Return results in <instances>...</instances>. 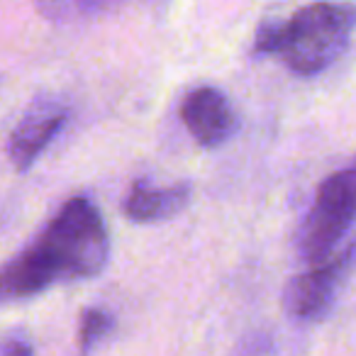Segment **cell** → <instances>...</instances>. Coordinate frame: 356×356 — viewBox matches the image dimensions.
Wrapping results in <instances>:
<instances>
[{
  "label": "cell",
  "instance_id": "1",
  "mask_svg": "<svg viewBox=\"0 0 356 356\" xmlns=\"http://www.w3.org/2000/svg\"><path fill=\"white\" fill-rule=\"evenodd\" d=\"M110 239L93 200L71 198L32 247L0 266V305L25 300L69 278H93L105 268Z\"/></svg>",
  "mask_w": 356,
  "mask_h": 356
},
{
  "label": "cell",
  "instance_id": "2",
  "mask_svg": "<svg viewBox=\"0 0 356 356\" xmlns=\"http://www.w3.org/2000/svg\"><path fill=\"white\" fill-rule=\"evenodd\" d=\"M354 30V8L341 3H312L286 22H266L257 32L254 49L278 54L298 76H315L346 51Z\"/></svg>",
  "mask_w": 356,
  "mask_h": 356
},
{
  "label": "cell",
  "instance_id": "3",
  "mask_svg": "<svg viewBox=\"0 0 356 356\" xmlns=\"http://www.w3.org/2000/svg\"><path fill=\"white\" fill-rule=\"evenodd\" d=\"M356 215V173L354 168H344L327 178L317 191L310 213L305 215L298 249L300 257L310 266L327 264L337 252V244L349 234Z\"/></svg>",
  "mask_w": 356,
  "mask_h": 356
},
{
  "label": "cell",
  "instance_id": "4",
  "mask_svg": "<svg viewBox=\"0 0 356 356\" xmlns=\"http://www.w3.org/2000/svg\"><path fill=\"white\" fill-rule=\"evenodd\" d=\"M351 252L354 249L346 247L339 257H332L327 264L312 266L307 273H300L288 283L283 293V307L291 315V320L315 325L330 315L349 276Z\"/></svg>",
  "mask_w": 356,
  "mask_h": 356
},
{
  "label": "cell",
  "instance_id": "5",
  "mask_svg": "<svg viewBox=\"0 0 356 356\" xmlns=\"http://www.w3.org/2000/svg\"><path fill=\"white\" fill-rule=\"evenodd\" d=\"M181 120L200 147H220L237 132V115L218 88H195L181 105Z\"/></svg>",
  "mask_w": 356,
  "mask_h": 356
},
{
  "label": "cell",
  "instance_id": "6",
  "mask_svg": "<svg viewBox=\"0 0 356 356\" xmlns=\"http://www.w3.org/2000/svg\"><path fill=\"white\" fill-rule=\"evenodd\" d=\"M66 122V108L56 100H37L25 118L13 129L8 142V156L17 171H27L51 144Z\"/></svg>",
  "mask_w": 356,
  "mask_h": 356
},
{
  "label": "cell",
  "instance_id": "7",
  "mask_svg": "<svg viewBox=\"0 0 356 356\" xmlns=\"http://www.w3.org/2000/svg\"><path fill=\"white\" fill-rule=\"evenodd\" d=\"M191 200V186L176 184L168 188H154L147 181H137L124 200V215L134 222H156L181 213Z\"/></svg>",
  "mask_w": 356,
  "mask_h": 356
},
{
  "label": "cell",
  "instance_id": "8",
  "mask_svg": "<svg viewBox=\"0 0 356 356\" xmlns=\"http://www.w3.org/2000/svg\"><path fill=\"white\" fill-rule=\"evenodd\" d=\"M115 320L110 312L100 310V307H88L81 312V327H79V346L81 354L88 356L95 349L98 341H103L105 337L113 332Z\"/></svg>",
  "mask_w": 356,
  "mask_h": 356
},
{
  "label": "cell",
  "instance_id": "9",
  "mask_svg": "<svg viewBox=\"0 0 356 356\" xmlns=\"http://www.w3.org/2000/svg\"><path fill=\"white\" fill-rule=\"evenodd\" d=\"M0 356H32V349L25 339H17V337H10L0 344Z\"/></svg>",
  "mask_w": 356,
  "mask_h": 356
}]
</instances>
